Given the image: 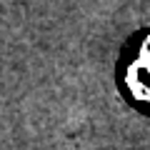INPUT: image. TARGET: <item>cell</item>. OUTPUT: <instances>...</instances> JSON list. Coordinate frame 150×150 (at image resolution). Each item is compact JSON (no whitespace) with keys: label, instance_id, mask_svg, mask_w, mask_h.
Instances as JSON below:
<instances>
[{"label":"cell","instance_id":"6da1fadb","mask_svg":"<svg viewBox=\"0 0 150 150\" xmlns=\"http://www.w3.org/2000/svg\"><path fill=\"white\" fill-rule=\"evenodd\" d=\"M123 88L133 103L150 110V30L140 33L125 55Z\"/></svg>","mask_w":150,"mask_h":150}]
</instances>
